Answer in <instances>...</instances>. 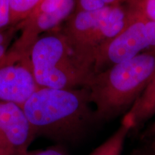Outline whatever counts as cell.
<instances>
[{
	"label": "cell",
	"instance_id": "6",
	"mask_svg": "<svg viewBox=\"0 0 155 155\" xmlns=\"http://www.w3.org/2000/svg\"><path fill=\"white\" fill-rule=\"evenodd\" d=\"M38 88L30 52L12 46L0 61V101L22 106Z\"/></svg>",
	"mask_w": 155,
	"mask_h": 155
},
{
	"label": "cell",
	"instance_id": "14",
	"mask_svg": "<svg viewBox=\"0 0 155 155\" xmlns=\"http://www.w3.org/2000/svg\"><path fill=\"white\" fill-rule=\"evenodd\" d=\"M20 30L19 25L12 26L5 30H0V61L8 53L12 40L17 31Z\"/></svg>",
	"mask_w": 155,
	"mask_h": 155
},
{
	"label": "cell",
	"instance_id": "17",
	"mask_svg": "<svg viewBox=\"0 0 155 155\" xmlns=\"http://www.w3.org/2000/svg\"><path fill=\"white\" fill-rule=\"evenodd\" d=\"M144 137H155V121L151 124V126L148 129L145 131V133L144 134Z\"/></svg>",
	"mask_w": 155,
	"mask_h": 155
},
{
	"label": "cell",
	"instance_id": "3",
	"mask_svg": "<svg viewBox=\"0 0 155 155\" xmlns=\"http://www.w3.org/2000/svg\"><path fill=\"white\" fill-rule=\"evenodd\" d=\"M126 6L118 4L94 11H74L61 30L77 61L93 74L96 53L129 22Z\"/></svg>",
	"mask_w": 155,
	"mask_h": 155
},
{
	"label": "cell",
	"instance_id": "13",
	"mask_svg": "<svg viewBox=\"0 0 155 155\" xmlns=\"http://www.w3.org/2000/svg\"><path fill=\"white\" fill-rule=\"evenodd\" d=\"M120 4L119 0H76L75 11H94Z\"/></svg>",
	"mask_w": 155,
	"mask_h": 155
},
{
	"label": "cell",
	"instance_id": "18",
	"mask_svg": "<svg viewBox=\"0 0 155 155\" xmlns=\"http://www.w3.org/2000/svg\"><path fill=\"white\" fill-rule=\"evenodd\" d=\"M125 1H130V0H119V2L120 3H121V2H125Z\"/></svg>",
	"mask_w": 155,
	"mask_h": 155
},
{
	"label": "cell",
	"instance_id": "4",
	"mask_svg": "<svg viewBox=\"0 0 155 155\" xmlns=\"http://www.w3.org/2000/svg\"><path fill=\"white\" fill-rule=\"evenodd\" d=\"M30 58L39 88L75 89L93 75L78 63L61 31L42 34L31 46Z\"/></svg>",
	"mask_w": 155,
	"mask_h": 155
},
{
	"label": "cell",
	"instance_id": "15",
	"mask_svg": "<svg viewBox=\"0 0 155 155\" xmlns=\"http://www.w3.org/2000/svg\"><path fill=\"white\" fill-rule=\"evenodd\" d=\"M12 27L10 0H0V30Z\"/></svg>",
	"mask_w": 155,
	"mask_h": 155
},
{
	"label": "cell",
	"instance_id": "7",
	"mask_svg": "<svg viewBox=\"0 0 155 155\" xmlns=\"http://www.w3.org/2000/svg\"><path fill=\"white\" fill-rule=\"evenodd\" d=\"M76 0H42L20 25V37L13 46L30 52L33 42L42 34L58 30L75 9Z\"/></svg>",
	"mask_w": 155,
	"mask_h": 155
},
{
	"label": "cell",
	"instance_id": "5",
	"mask_svg": "<svg viewBox=\"0 0 155 155\" xmlns=\"http://www.w3.org/2000/svg\"><path fill=\"white\" fill-rule=\"evenodd\" d=\"M127 12L129 20L125 28L97 50L93 74L141 53L155 51V22Z\"/></svg>",
	"mask_w": 155,
	"mask_h": 155
},
{
	"label": "cell",
	"instance_id": "1",
	"mask_svg": "<svg viewBox=\"0 0 155 155\" xmlns=\"http://www.w3.org/2000/svg\"><path fill=\"white\" fill-rule=\"evenodd\" d=\"M86 87L40 88L22 105L35 135L57 141H74L97 120Z\"/></svg>",
	"mask_w": 155,
	"mask_h": 155
},
{
	"label": "cell",
	"instance_id": "11",
	"mask_svg": "<svg viewBox=\"0 0 155 155\" xmlns=\"http://www.w3.org/2000/svg\"><path fill=\"white\" fill-rule=\"evenodd\" d=\"M42 0H10L12 26L22 23Z\"/></svg>",
	"mask_w": 155,
	"mask_h": 155
},
{
	"label": "cell",
	"instance_id": "16",
	"mask_svg": "<svg viewBox=\"0 0 155 155\" xmlns=\"http://www.w3.org/2000/svg\"><path fill=\"white\" fill-rule=\"evenodd\" d=\"M18 155H67L63 150L58 147H50L42 150L27 151Z\"/></svg>",
	"mask_w": 155,
	"mask_h": 155
},
{
	"label": "cell",
	"instance_id": "10",
	"mask_svg": "<svg viewBox=\"0 0 155 155\" xmlns=\"http://www.w3.org/2000/svg\"><path fill=\"white\" fill-rule=\"evenodd\" d=\"M132 128L131 122L126 116H124L117 130L90 155H121L125 140Z\"/></svg>",
	"mask_w": 155,
	"mask_h": 155
},
{
	"label": "cell",
	"instance_id": "2",
	"mask_svg": "<svg viewBox=\"0 0 155 155\" xmlns=\"http://www.w3.org/2000/svg\"><path fill=\"white\" fill-rule=\"evenodd\" d=\"M155 74V51L94 73L86 85L98 121H108L129 110Z\"/></svg>",
	"mask_w": 155,
	"mask_h": 155
},
{
	"label": "cell",
	"instance_id": "9",
	"mask_svg": "<svg viewBox=\"0 0 155 155\" xmlns=\"http://www.w3.org/2000/svg\"><path fill=\"white\" fill-rule=\"evenodd\" d=\"M155 115V74L124 116L133 128L144 123Z\"/></svg>",
	"mask_w": 155,
	"mask_h": 155
},
{
	"label": "cell",
	"instance_id": "12",
	"mask_svg": "<svg viewBox=\"0 0 155 155\" xmlns=\"http://www.w3.org/2000/svg\"><path fill=\"white\" fill-rule=\"evenodd\" d=\"M126 7L129 12L155 22V0H130Z\"/></svg>",
	"mask_w": 155,
	"mask_h": 155
},
{
	"label": "cell",
	"instance_id": "8",
	"mask_svg": "<svg viewBox=\"0 0 155 155\" xmlns=\"http://www.w3.org/2000/svg\"><path fill=\"white\" fill-rule=\"evenodd\" d=\"M35 135L22 106L0 101V155L28 150Z\"/></svg>",
	"mask_w": 155,
	"mask_h": 155
}]
</instances>
